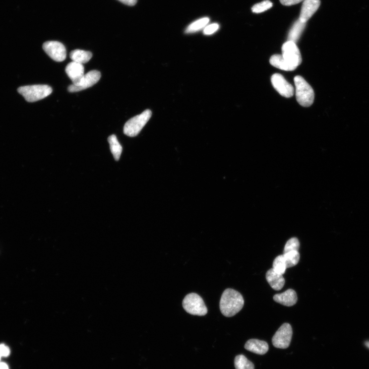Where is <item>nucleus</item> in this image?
I'll list each match as a JSON object with an SVG mask.
<instances>
[{"label":"nucleus","instance_id":"nucleus-1","mask_svg":"<svg viewBox=\"0 0 369 369\" xmlns=\"http://www.w3.org/2000/svg\"><path fill=\"white\" fill-rule=\"evenodd\" d=\"M244 305V299L241 294L232 289H226L221 297L220 310L226 317H232L238 313Z\"/></svg>","mask_w":369,"mask_h":369},{"label":"nucleus","instance_id":"nucleus-2","mask_svg":"<svg viewBox=\"0 0 369 369\" xmlns=\"http://www.w3.org/2000/svg\"><path fill=\"white\" fill-rule=\"evenodd\" d=\"M295 95L297 102L302 106H311L315 100V92L312 87L301 76L294 79Z\"/></svg>","mask_w":369,"mask_h":369},{"label":"nucleus","instance_id":"nucleus-3","mask_svg":"<svg viewBox=\"0 0 369 369\" xmlns=\"http://www.w3.org/2000/svg\"><path fill=\"white\" fill-rule=\"evenodd\" d=\"M18 91L28 102H35L49 96L52 88L47 85H34L20 87Z\"/></svg>","mask_w":369,"mask_h":369},{"label":"nucleus","instance_id":"nucleus-4","mask_svg":"<svg viewBox=\"0 0 369 369\" xmlns=\"http://www.w3.org/2000/svg\"><path fill=\"white\" fill-rule=\"evenodd\" d=\"M182 306L188 313L194 316H204L208 313L203 299L195 293H190L184 298Z\"/></svg>","mask_w":369,"mask_h":369},{"label":"nucleus","instance_id":"nucleus-5","mask_svg":"<svg viewBox=\"0 0 369 369\" xmlns=\"http://www.w3.org/2000/svg\"><path fill=\"white\" fill-rule=\"evenodd\" d=\"M151 115V111L147 109L141 114L131 118L126 122L125 126V134L131 137L138 136L146 125Z\"/></svg>","mask_w":369,"mask_h":369},{"label":"nucleus","instance_id":"nucleus-6","mask_svg":"<svg viewBox=\"0 0 369 369\" xmlns=\"http://www.w3.org/2000/svg\"><path fill=\"white\" fill-rule=\"evenodd\" d=\"M292 329L291 325L285 323L276 331L272 338L273 346L279 349H286L289 347L292 336Z\"/></svg>","mask_w":369,"mask_h":369},{"label":"nucleus","instance_id":"nucleus-7","mask_svg":"<svg viewBox=\"0 0 369 369\" xmlns=\"http://www.w3.org/2000/svg\"><path fill=\"white\" fill-rule=\"evenodd\" d=\"M282 50V56L288 64L296 69L300 65L301 55L296 43L287 41L283 44Z\"/></svg>","mask_w":369,"mask_h":369},{"label":"nucleus","instance_id":"nucleus-8","mask_svg":"<svg viewBox=\"0 0 369 369\" xmlns=\"http://www.w3.org/2000/svg\"><path fill=\"white\" fill-rule=\"evenodd\" d=\"M45 52L54 60L63 61L67 57V49L65 45L57 41H47L43 45Z\"/></svg>","mask_w":369,"mask_h":369},{"label":"nucleus","instance_id":"nucleus-9","mask_svg":"<svg viewBox=\"0 0 369 369\" xmlns=\"http://www.w3.org/2000/svg\"><path fill=\"white\" fill-rule=\"evenodd\" d=\"M271 83L275 89L283 97L288 98L293 96V86L282 75L274 74L271 77Z\"/></svg>","mask_w":369,"mask_h":369},{"label":"nucleus","instance_id":"nucleus-10","mask_svg":"<svg viewBox=\"0 0 369 369\" xmlns=\"http://www.w3.org/2000/svg\"><path fill=\"white\" fill-rule=\"evenodd\" d=\"M101 77V73L98 71H91L81 79L78 85H71L68 87L70 92H76L87 89L97 83Z\"/></svg>","mask_w":369,"mask_h":369},{"label":"nucleus","instance_id":"nucleus-11","mask_svg":"<svg viewBox=\"0 0 369 369\" xmlns=\"http://www.w3.org/2000/svg\"><path fill=\"white\" fill-rule=\"evenodd\" d=\"M321 5L320 0H304L299 20L306 23L316 13Z\"/></svg>","mask_w":369,"mask_h":369},{"label":"nucleus","instance_id":"nucleus-12","mask_svg":"<svg viewBox=\"0 0 369 369\" xmlns=\"http://www.w3.org/2000/svg\"><path fill=\"white\" fill-rule=\"evenodd\" d=\"M66 72L74 85H78L85 75L83 65L74 61L67 66Z\"/></svg>","mask_w":369,"mask_h":369},{"label":"nucleus","instance_id":"nucleus-13","mask_svg":"<svg viewBox=\"0 0 369 369\" xmlns=\"http://www.w3.org/2000/svg\"><path fill=\"white\" fill-rule=\"evenodd\" d=\"M266 280L271 287L276 290H281L285 284V280L282 274L276 272L272 268L266 273Z\"/></svg>","mask_w":369,"mask_h":369},{"label":"nucleus","instance_id":"nucleus-14","mask_svg":"<svg viewBox=\"0 0 369 369\" xmlns=\"http://www.w3.org/2000/svg\"><path fill=\"white\" fill-rule=\"evenodd\" d=\"M273 299L276 302L291 306L296 303L297 296L294 290L290 289L282 293L275 294L273 296Z\"/></svg>","mask_w":369,"mask_h":369},{"label":"nucleus","instance_id":"nucleus-15","mask_svg":"<svg viewBox=\"0 0 369 369\" xmlns=\"http://www.w3.org/2000/svg\"><path fill=\"white\" fill-rule=\"evenodd\" d=\"M244 348L246 350L259 355L266 354L269 350V346L266 342L257 339L248 341L245 343Z\"/></svg>","mask_w":369,"mask_h":369},{"label":"nucleus","instance_id":"nucleus-16","mask_svg":"<svg viewBox=\"0 0 369 369\" xmlns=\"http://www.w3.org/2000/svg\"><path fill=\"white\" fill-rule=\"evenodd\" d=\"M270 63L273 67L285 71H293L296 69L288 64L281 54L272 55L270 58Z\"/></svg>","mask_w":369,"mask_h":369},{"label":"nucleus","instance_id":"nucleus-17","mask_svg":"<svg viewBox=\"0 0 369 369\" xmlns=\"http://www.w3.org/2000/svg\"><path fill=\"white\" fill-rule=\"evenodd\" d=\"M92 56L91 52L80 49L74 50L70 53L71 59L75 63L82 65L88 63Z\"/></svg>","mask_w":369,"mask_h":369},{"label":"nucleus","instance_id":"nucleus-18","mask_svg":"<svg viewBox=\"0 0 369 369\" xmlns=\"http://www.w3.org/2000/svg\"><path fill=\"white\" fill-rule=\"evenodd\" d=\"M306 23L301 22L299 19L297 20L291 28L289 35L288 41L296 43L302 34Z\"/></svg>","mask_w":369,"mask_h":369},{"label":"nucleus","instance_id":"nucleus-19","mask_svg":"<svg viewBox=\"0 0 369 369\" xmlns=\"http://www.w3.org/2000/svg\"><path fill=\"white\" fill-rule=\"evenodd\" d=\"M108 141L110 145L111 153L116 161L119 160L122 150V148L118 142L115 135H111L109 137Z\"/></svg>","mask_w":369,"mask_h":369},{"label":"nucleus","instance_id":"nucleus-20","mask_svg":"<svg viewBox=\"0 0 369 369\" xmlns=\"http://www.w3.org/2000/svg\"><path fill=\"white\" fill-rule=\"evenodd\" d=\"M209 22V19L208 18H203L198 20L189 26L186 33L187 34H191L199 32V30L204 28Z\"/></svg>","mask_w":369,"mask_h":369},{"label":"nucleus","instance_id":"nucleus-21","mask_svg":"<svg viewBox=\"0 0 369 369\" xmlns=\"http://www.w3.org/2000/svg\"><path fill=\"white\" fill-rule=\"evenodd\" d=\"M234 365L236 369H255L254 363L243 355L236 356Z\"/></svg>","mask_w":369,"mask_h":369},{"label":"nucleus","instance_id":"nucleus-22","mask_svg":"<svg viewBox=\"0 0 369 369\" xmlns=\"http://www.w3.org/2000/svg\"><path fill=\"white\" fill-rule=\"evenodd\" d=\"M287 268L296 266L299 261L300 255L298 251H292L283 255Z\"/></svg>","mask_w":369,"mask_h":369},{"label":"nucleus","instance_id":"nucleus-23","mask_svg":"<svg viewBox=\"0 0 369 369\" xmlns=\"http://www.w3.org/2000/svg\"><path fill=\"white\" fill-rule=\"evenodd\" d=\"M276 272L283 275L286 270L287 266L283 255L276 257L273 263V268Z\"/></svg>","mask_w":369,"mask_h":369},{"label":"nucleus","instance_id":"nucleus-24","mask_svg":"<svg viewBox=\"0 0 369 369\" xmlns=\"http://www.w3.org/2000/svg\"><path fill=\"white\" fill-rule=\"evenodd\" d=\"M299 246L300 243L298 239L296 237L291 238L288 240L285 244L284 254L292 251L298 252Z\"/></svg>","mask_w":369,"mask_h":369},{"label":"nucleus","instance_id":"nucleus-25","mask_svg":"<svg viewBox=\"0 0 369 369\" xmlns=\"http://www.w3.org/2000/svg\"><path fill=\"white\" fill-rule=\"evenodd\" d=\"M272 6L273 4L269 0H265V1L255 5L252 8V11L254 13H261L269 10Z\"/></svg>","mask_w":369,"mask_h":369},{"label":"nucleus","instance_id":"nucleus-26","mask_svg":"<svg viewBox=\"0 0 369 369\" xmlns=\"http://www.w3.org/2000/svg\"><path fill=\"white\" fill-rule=\"evenodd\" d=\"M219 28V25L217 23H213L207 25L204 29L203 33L205 35H211L216 32Z\"/></svg>","mask_w":369,"mask_h":369},{"label":"nucleus","instance_id":"nucleus-27","mask_svg":"<svg viewBox=\"0 0 369 369\" xmlns=\"http://www.w3.org/2000/svg\"><path fill=\"white\" fill-rule=\"evenodd\" d=\"M10 352V349L7 346L4 344L0 345V360L2 357L9 356Z\"/></svg>","mask_w":369,"mask_h":369},{"label":"nucleus","instance_id":"nucleus-28","mask_svg":"<svg viewBox=\"0 0 369 369\" xmlns=\"http://www.w3.org/2000/svg\"><path fill=\"white\" fill-rule=\"evenodd\" d=\"M280 1L282 5L289 7L297 5L303 2L304 0H280Z\"/></svg>","mask_w":369,"mask_h":369},{"label":"nucleus","instance_id":"nucleus-29","mask_svg":"<svg viewBox=\"0 0 369 369\" xmlns=\"http://www.w3.org/2000/svg\"><path fill=\"white\" fill-rule=\"evenodd\" d=\"M118 1L126 5L133 7L137 4L138 0H118Z\"/></svg>","mask_w":369,"mask_h":369},{"label":"nucleus","instance_id":"nucleus-30","mask_svg":"<svg viewBox=\"0 0 369 369\" xmlns=\"http://www.w3.org/2000/svg\"><path fill=\"white\" fill-rule=\"evenodd\" d=\"M0 369H9V367L7 363L0 362Z\"/></svg>","mask_w":369,"mask_h":369},{"label":"nucleus","instance_id":"nucleus-31","mask_svg":"<svg viewBox=\"0 0 369 369\" xmlns=\"http://www.w3.org/2000/svg\"><path fill=\"white\" fill-rule=\"evenodd\" d=\"M365 346L369 349V342H366L365 343Z\"/></svg>","mask_w":369,"mask_h":369}]
</instances>
